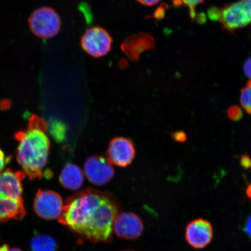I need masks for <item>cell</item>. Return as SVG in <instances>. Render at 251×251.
Segmentation results:
<instances>
[{"label": "cell", "mask_w": 251, "mask_h": 251, "mask_svg": "<svg viewBox=\"0 0 251 251\" xmlns=\"http://www.w3.org/2000/svg\"><path fill=\"white\" fill-rule=\"evenodd\" d=\"M121 205L112 194L94 188L80 191L66 201L59 222L81 239L109 243Z\"/></svg>", "instance_id": "obj_1"}, {"label": "cell", "mask_w": 251, "mask_h": 251, "mask_svg": "<svg viewBox=\"0 0 251 251\" xmlns=\"http://www.w3.org/2000/svg\"><path fill=\"white\" fill-rule=\"evenodd\" d=\"M47 124L31 116L26 129L15 135L18 143L17 159L25 175L30 180L40 179L48 162L50 140Z\"/></svg>", "instance_id": "obj_2"}, {"label": "cell", "mask_w": 251, "mask_h": 251, "mask_svg": "<svg viewBox=\"0 0 251 251\" xmlns=\"http://www.w3.org/2000/svg\"><path fill=\"white\" fill-rule=\"evenodd\" d=\"M30 29L41 39L52 38L59 32L61 20L54 9L43 7L34 10L28 20Z\"/></svg>", "instance_id": "obj_3"}, {"label": "cell", "mask_w": 251, "mask_h": 251, "mask_svg": "<svg viewBox=\"0 0 251 251\" xmlns=\"http://www.w3.org/2000/svg\"><path fill=\"white\" fill-rule=\"evenodd\" d=\"M213 21H218L228 30H233L251 24L244 1L234 3L222 8L213 7L208 11Z\"/></svg>", "instance_id": "obj_4"}, {"label": "cell", "mask_w": 251, "mask_h": 251, "mask_svg": "<svg viewBox=\"0 0 251 251\" xmlns=\"http://www.w3.org/2000/svg\"><path fill=\"white\" fill-rule=\"evenodd\" d=\"M113 40L108 31L96 26L86 31L81 39V46L88 54L94 58L107 55L112 49Z\"/></svg>", "instance_id": "obj_5"}, {"label": "cell", "mask_w": 251, "mask_h": 251, "mask_svg": "<svg viewBox=\"0 0 251 251\" xmlns=\"http://www.w3.org/2000/svg\"><path fill=\"white\" fill-rule=\"evenodd\" d=\"M64 206L61 196L53 191L39 190L33 202L34 212L46 220L59 219Z\"/></svg>", "instance_id": "obj_6"}, {"label": "cell", "mask_w": 251, "mask_h": 251, "mask_svg": "<svg viewBox=\"0 0 251 251\" xmlns=\"http://www.w3.org/2000/svg\"><path fill=\"white\" fill-rule=\"evenodd\" d=\"M84 174L88 180L95 186H102L114 177L115 171L107 158L94 155L87 158L84 165Z\"/></svg>", "instance_id": "obj_7"}, {"label": "cell", "mask_w": 251, "mask_h": 251, "mask_svg": "<svg viewBox=\"0 0 251 251\" xmlns=\"http://www.w3.org/2000/svg\"><path fill=\"white\" fill-rule=\"evenodd\" d=\"M106 156L112 165L121 168L129 166L136 156L132 141L124 137H116L110 141Z\"/></svg>", "instance_id": "obj_8"}, {"label": "cell", "mask_w": 251, "mask_h": 251, "mask_svg": "<svg viewBox=\"0 0 251 251\" xmlns=\"http://www.w3.org/2000/svg\"><path fill=\"white\" fill-rule=\"evenodd\" d=\"M144 225L139 216L132 212H120L115 218L113 230L122 239L135 240L141 237Z\"/></svg>", "instance_id": "obj_9"}, {"label": "cell", "mask_w": 251, "mask_h": 251, "mask_svg": "<svg viewBox=\"0 0 251 251\" xmlns=\"http://www.w3.org/2000/svg\"><path fill=\"white\" fill-rule=\"evenodd\" d=\"M185 237L188 244L196 249H202L211 243L213 228L208 220H193L187 226Z\"/></svg>", "instance_id": "obj_10"}, {"label": "cell", "mask_w": 251, "mask_h": 251, "mask_svg": "<svg viewBox=\"0 0 251 251\" xmlns=\"http://www.w3.org/2000/svg\"><path fill=\"white\" fill-rule=\"evenodd\" d=\"M154 38L150 34L139 33L126 38L121 50L131 61H139L143 52L155 48Z\"/></svg>", "instance_id": "obj_11"}, {"label": "cell", "mask_w": 251, "mask_h": 251, "mask_svg": "<svg viewBox=\"0 0 251 251\" xmlns=\"http://www.w3.org/2000/svg\"><path fill=\"white\" fill-rule=\"evenodd\" d=\"M25 174L6 169L0 172V197L15 200H23V180Z\"/></svg>", "instance_id": "obj_12"}, {"label": "cell", "mask_w": 251, "mask_h": 251, "mask_svg": "<svg viewBox=\"0 0 251 251\" xmlns=\"http://www.w3.org/2000/svg\"><path fill=\"white\" fill-rule=\"evenodd\" d=\"M84 175L76 165L68 163L62 168L59 180L62 186L67 189L76 191L82 187Z\"/></svg>", "instance_id": "obj_13"}, {"label": "cell", "mask_w": 251, "mask_h": 251, "mask_svg": "<svg viewBox=\"0 0 251 251\" xmlns=\"http://www.w3.org/2000/svg\"><path fill=\"white\" fill-rule=\"evenodd\" d=\"M26 214L24 200L0 197V223L21 219Z\"/></svg>", "instance_id": "obj_14"}, {"label": "cell", "mask_w": 251, "mask_h": 251, "mask_svg": "<svg viewBox=\"0 0 251 251\" xmlns=\"http://www.w3.org/2000/svg\"><path fill=\"white\" fill-rule=\"evenodd\" d=\"M30 248L31 251H57V243L54 238L38 234L31 240Z\"/></svg>", "instance_id": "obj_15"}, {"label": "cell", "mask_w": 251, "mask_h": 251, "mask_svg": "<svg viewBox=\"0 0 251 251\" xmlns=\"http://www.w3.org/2000/svg\"><path fill=\"white\" fill-rule=\"evenodd\" d=\"M47 132L57 142L61 143L65 139L67 127L61 121L53 120L47 124Z\"/></svg>", "instance_id": "obj_16"}, {"label": "cell", "mask_w": 251, "mask_h": 251, "mask_svg": "<svg viewBox=\"0 0 251 251\" xmlns=\"http://www.w3.org/2000/svg\"><path fill=\"white\" fill-rule=\"evenodd\" d=\"M240 101L244 109L251 114V79L241 90Z\"/></svg>", "instance_id": "obj_17"}, {"label": "cell", "mask_w": 251, "mask_h": 251, "mask_svg": "<svg viewBox=\"0 0 251 251\" xmlns=\"http://www.w3.org/2000/svg\"><path fill=\"white\" fill-rule=\"evenodd\" d=\"M204 0H173L175 5L186 6L189 9L190 17L194 20L196 17V8L198 5L201 4Z\"/></svg>", "instance_id": "obj_18"}, {"label": "cell", "mask_w": 251, "mask_h": 251, "mask_svg": "<svg viewBox=\"0 0 251 251\" xmlns=\"http://www.w3.org/2000/svg\"><path fill=\"white\" fill-rule=\"evenodd\" d=\"M228 117L233 121H238L242 118V110L237 106H231L227 111Z\"/></svg>", "instance_id": "obj_19"}, {"label": "cell", "mask_w": 251, "mask_h": 251, "mask_svg": "<svg viewBox=\"0 0 251 251\" xmlns=\"http://www.w3.org/2000/svg\"><path fill=\"white\" fill-rule=\"evenodd\" d=\"M243 230L247 236L251 240V213L244 222Z\"/></svg>", "instance_id": "obj_20"}, {"label": "cell", "mask_w": 251, "mask_h": 251, "mask_svg": "<svg viewBox=\"0 0 251 251\" xmlns=\"http://www.w3.org/2000/svg\"><path fill=\"white\" fill-rule=\"evenodd\" d=\"M11 158L5 155V153L0 149V172L3 171L6 165L8 164Z\"/></svg>", "instance_id": "obj_21"}, {"label": "cell", "mask_w": 251, "mask_h": 251, "mask_svg": "<svg viewBox=\"0 0 251 251\" xmlns=\"http://www.w3.org/2000/svg\"><path fill=\"white\" fill-rule=\"evenodd\" d=\"M240 163L243 168L246 169L251 168V159L249 156L243 155L241 157Z\"/></svg>", "instance_id": "obj_22"}, {"label": "cell", "mask_w": 251, "mask_h": 251, "mask_svg": "<svg viewBox=\"0 0 251 251\" xmlns=\"http://www.w3.org/2000/svg\"><path fill=\"white\" fill-rule=\"evenodd\" d=\"M244 71L247 76L251 79V58L248 59L244 65Z\"/></svg>", "instance_id": "obj_23"}, {"label": "cell", "mask_w": 251, "mask_h": 251, "mask_svg": "<svg viewBox=\"0 0 251 251\" xmlns=\"http://www.w3.org/2000/svg\"><path fill=\"white\" fill-rule=\"evenodd\" d=\"M137 1L144 5L152 6L158 4L161 0H137Z\"/></svg>", "instance_id": "obj_24"}, {"label": "cell", "mask_w": 251, "mask_h": 251, "mask_svg": "<svg viewBox=\"0 0 251 251\" xmlns=\"http://www.w3.org/2000/svg\"><path fill=\"white\" fill-rule=\"evenodd\" d=\"M244 1L248 14H249L251 20V0H246V1Z\"/></svg>", "instance_id": "obj_25"}, {"label": "cell", "mask_w": 251, "mask_h": 251, "mask_svg": "<svg viewBox=\"0 0 251 251\" xmlns=\"http://www.w3.org/2000/svg\"><path fill=\"white\" fill-rule=\"evenodd\" d=\"M176 139L178 141H183L186 139V135L182 132L177 133L176 135Z\"/></svg>", "instance_id": "obj_26"}, {"label": "cell", "mask_w": 251, "mask_h": 251, "mask_svg": "<svg viewBox=\"0 0 251 251\" xmlns=\"http://www.w3.org/2000/svg\"><path fill=\"white\" fill-rule=\"evenodd\" d=\"M246 194L247 197H249L251 201V184L248 186L246 190Z\"/></svg>", "instance_id": "obj_27"}, {"label": "cell", "mask_w": 251, "mask_h": 251, "mask_svg": "<svg viewBox=\"0 0 251 251\" xmlns=\"http://www.w3.org/2000/svg\"><path fill=\"white\" fill-rule=\"evenodd\" d=\"M9 249L8 246L7 245H3L0 247V251H7Z\"/></svg>", "instance_id": "obj_28"}, {"label": "cell", "mask_w": 251, "mask_h": 251, "mask_svg": "<svg viewBox=\"0 0 251 251\" xmlns=\"http://www.w3.org/2000/svg\"><path fill=\"white\" fill-rule=\"evenodd\" d=\"M7 251H22L21 250L18 249H16V248H14V249H8Z\"/></svg>", "instance_id": "obj_29"}, {"label": "cell", "mask_w": 251, "mask_h": 251, "mask_svg": "<svg viewBox=\"0 0 251 251\" xmlns=\"http://www.w3.org/2000/svg\"></svg>", "instance_id": "obj_30"}]
</instances>
